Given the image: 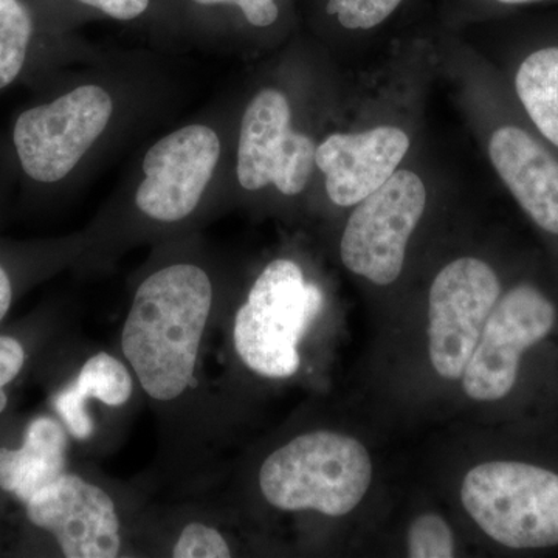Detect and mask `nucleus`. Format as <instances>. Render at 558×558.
<instances>
[{
  "instance_id": "obj_20",
  "label": "nucleus",
  "mask_w": 558,
  "mask_h": 558,
  "mask_svg": "<svg viewBox=\"0 0 558 558\" xmlns=\"http://www.w3.org/2000/svg\"><path fill=\"white\" fill-rule=\"evenodd\" d=\"M174 558H229L231 548L218 529L204 523H190L180 532L172 548Z\"/></svg>"
},
{
  "instance_id": "obj_22",
  "label": "nucleus",
  "mask_w": 558,
  "mask_h": 558,
  "mask_svg": "<svg viewBox=\"0 0 558 558\" xmlns=\"http://www.w3.org/2000/svg\"><path fill=\"white\" fill-rule=\"evenodd\" d=\"M199 5H236L250 24L255 27H269L279 16L275 0H194Z\"/></svg>"
},
{
  "instance_id": "obj_3",
  "label": "nucleus",
  "mask_w": 558,
  "mask_h": 558,
  "mask_svg": "<svg viewBox=\"0 0 558 558\" xmlns=\"http://www.w3.org/2000/svg\"><path fill=\"white\" fill-rule=\"evenodd\" d=\"M461 499L481 531L513 550L558 546V472L517 459L483 462L462 481Z\"/></svg>"
},
{
  "instance_id": "obj_17",
  "label": "nucleus",
  "mask_w": 558,
  "mask_h": 558,
  "mask_svg": "<svg viewBox=\"0 0 558 558\" xmlns=\"http://www.w3.org/2000/svg\"><path fill=\"white\" fill-rule=\"evenodd\" d=\"M33 17L22 0H0V90L16 81L31 49Z\"/></svg>"
},
{
  "instance_id": "obj_25",
  "label": "nucleus",
  "mask_w": 558,
  "mask_h": 558,
  "mask_svg": "<svg viewBox=\"0 0 558 558\" xmlns=\"http://www.w3.org/2000/svg\"><path fill=\"white\" fill-rule=\"evenodd\" d=\"M497 2L509 3V5H517V3L535 2V0H497Z\"/></svg>"
},
{
  "instance_id": "obj_15",
  "label": "nucleus",
  "mask_w": 558,
  "mask_h": 558,
  "mask_svg": "<svg viewBox=\"0 0 558 558\" xmlns=\"http://www.w3.org/2000/svg\"><path fill=\"white\" fill-rule=\"evenodd\" d=\"M132 391L134 380L130 369L108 352H98L84 363L76 380L58 395L54 409L70 436L87 440L95 432L87 400L97 399L108 407H123L131 399Z\"/></svg>"
},
{
  "instance_id": "obj_11",
  "label": "nucleus",
  "mask_w": 558,
  "mask_h": 558,
  "mask_svg": "<svg viewBox=\"0 0 558 558\" xmlns=\"http://www.w3.org/2000/svg\"><path fill=\"white\" fill-rule=\"evenodd\" d=\"M28 520L50 532L68 558H116L121 524L108 492L78 475L64 473L27 502Z\"/></svg>"
},
{
  "instance_id": "obj_4",
  "label": "nucleus",
  "mask_w": 558,
  "mask_h": 558,
  "mask_svg": "<svg viewBox=\"0 0 558 558\" xmlns=\"http://www.w3.org/2000/svg\"><path fill=\"white\" fill-rule=\"evenodd\" d=\"M322 310V290L306 281L295 260H271L234 317L236 354L258 376L292 377L300 368V341Z\"/></svg>"
},
{
  "instance_id": "obj_13",
  "label": "nucleus",
  "mask_w": 558,
  "mask_h": 558,
  "mask_svg": "<svg viewBox=\"0 0 558 558\" xmlns=\"http://www.w3.org/2000/svg\"><path fill=\"white\" fill-rule=\"evenodd\" d=\"M499 179L539 230L558 238V159L531 132L505 124L488 140Z\"/></svg>"
},
{
  "instance_id": "obj_2",
  "label": "nucleus",
  "mask_w": 558,
  "mask_h": 558,
  "mask_svg": "<svg viewBox=\"0 0 558 558\" xmlns=\"http://www.w3.org/2000/svg\"><path fill=\"white\" fill-rule=\"evenodd\" d=\"M373 481V462L360 440L318 429L304 433L267 457L260 494L286 512L314 510L343 517L357 508Z\"/></svg>"
},
{
  "instance_id": "obj_10",
  "label": "nucleus",
  "mask_w": 558,
  "mask_h": 558,
  "mask_svg": "<svg viewBox=\"0 0 558 558\" xmlns=\"http://www.w3.org/2000/svg\"><path fill=\"white\" fill-rule=\"evenodd\" d=\"M219 159V135L205 124L165 135L145 154L135 207L157 222L189 218L201 204Z\"/></svg>"
},
{
  "instance_id": "obj_18",
  "label": "nucleus",
  "mask_w": 558,
  "mask_h": 558,
  "mask_svg": "<svg viewBox=\"0 0 558 558\" xmlns=\"http://www.w3.org/2000/svg\"><path fill=\"white\" fill-rule=\"evenodd\" d=\"M457 553L451 527L438 513H424L409 529L411 558H450Z\"/></svg>"
},
{
  "instance_id": "obj_6",
  "label": "nucleus",
  "mask_w": 558,
  "mask_h": 558,
  "mask_svg": "<svg viewBox=\"0 0 558 558\" xmlns=\"http://www.w3.org/2000/svg\"><path fill=\"white\" fill-rule=\"evenodd\" d=\"M113 116L109 92L86 84L17 117L13 145L22 171L39 183L68 178L89 153Z\"/></svg>"
},
{
  "instance_id": "obj_19",
  "label": "nucleus",
  "mask_w": 558,
  "mask_h": 558,
  "mask_svg": "<svg viewBox=\"0 0 558 558\" xmlns=\"http://www.w3.org/2000/svg\"><path fill=\"white\" fill-rule=\"evenodd\" d=\"M402 0H328L326 11L348 31H371L387 21Z\"/></svg>"
},
{
  "instance_id": "obj_23",
  "label": "nucleus",
  "mask_w": 558,
  "mask_h": 558,
  "mask_svg": "<svg viewBox=\"0 0 558 558\" xmlns=\"http://www.w3.org/2000/svg\"><path fill=\"white\" fill-rule=\"evenodd\" d=\"M117 21H132L148 10L150 0H78Z\"/></svg>"
},
{
  "instance_id": "obj_16",
  "label": "nucleus",
  "mask_w": 558,
  "mask_h": 558,
  "mask_svg": "<svg viewBox=\"0 0 558 558\" xmlns=\"http://www.w3.org/2000/svg\"><path fill=\"white\" fill-rule=\"evenodd\" d=\"M513 86L535 130L558 149V46L531 51L520 62Z\"/></svg>"
},
{
  "instance_id": "obj_7",
  "label": "nucleus",
  "mask_w": 558,
  "mask_h": 558,
  "mask_svg": "<svg viewBox=\"0 0 558 558\" xmlns=\"http://www.w3.org/2000/svg\"><path fill=\"white\" fill-rule=\"evenodd\" d=\"M425 205L427 190L416 172L396 171L348 219L340 242L344 267L376 286L398 281Z\"/></svg>"
},
{
  "instance_id": "obj_1",
  "label": "nucleus",
  "mask_w": 558,
  "mask_h": 558,
  "mask_svg": "<svg viewBox=\"0 0 558 558\" xmlns=\"http://www.w3.org/2000/svg\"><path fill=\"white\" fill-rule=\"evenodd\" d=\"M211 306V279L196 264H171L135 290L121 351L150 399L172 402L193 387Z\"/></svg>"
},
{
  "instance_id": "obj_14",
  "label": "nucleus",
  "mask_w": 558,
  "mask_h": 558,
  "mask_svg": "<svg viewBox=\"0 0 558 558\" xmlns=\"http://www.w3.org/2000/svg\"><path fill=\"white\" fill-rule=\"evenodd\" d=\"M68 433L60 422L38 417L28 425L21 449H0V488L27 502L65 473Z\"/></svg>"
},
{
  "instance_id": "obj_21",
  "label": "nucleus",
  "mask_w": 558,
  "mask_h": 558,
  "mask_svg": "<svg viewBox=\"0 0 558 558\" xmlns=\"http://www.w3.org/2000/svg\"><path fill=\"white\" fill-rule=\"evenodd\" d=\"M25 362V351L20 341L0 337V413L9 405L5 387L16 379Z\"/></svg>"
},
{
  "instance_id": "obj_8",
  "label": "nucleus",
  "mask_w": 558,
  "mask_h": 558,
  "mask_svg": "<svg viewBox=\"0 0 558 558\" xmlns=\"http://www.w3.org/2000/svg\"><path fill=\"white\" fill-rule=\"evenodd\" d=\"M501 293L497 271L486 260L472 256L451 260L433 279L428 296V352L440 377L462 379Z\"/></svg>"
},
{
  "instance_id": "obj_24",
  "label": "nucleus",
  "mask_w": 558,
  "mask_h": 558,
  "mask_svg": "<svg viewBox=\"0 0 558 558\" xmlns=\"http://www.w3.org/2000/svg\"><path fill=\"white\" fill-rule=\"evenodd\" d=\"M11 299H13V289H11L10 277L5 269L0 266V322L10 310Z\"/></svg>"
},
{
  "instance_id": "obj_9",
  "label": "nucleus",
  "mask_w": 558,
  "mask_h": 558,
  "mask_svg": "<svg viewBox=\"0 0 558 558\" xmlns=\"http://www.w3.org/2000/svg\"><path fill=\"white\" fill-rule=\"evenodd\" d=\"M315 150L310 135L293 130L288 97L277 89L260 90L242 117L238 180L244 190L274 185L284 196H296L314 174Z\"/></svg>"
},
{
  "instance_id": "obj_5",
  "label": "nucleus",
  "mask_w": 558,
  "mask_h": 558,
  "mask_svg": "<svg viewBox=\"0 0 558 558\" xmlns=\"http://www.w3.org/2000/svg\"><path fill=\"white\" fill-rule=\"evenodd\" d=\"M557 326L556 301L534 282H519L501 293L462 374L465 395L476 402L508 398L527 352L548 341Z\"/></svg>"
},
{
  "instance_id": "obj_12",
  "label": "nucleus",
  "mask_w": 558,
  "mask_h": 558,
  "mask_svg": "<svg viewBox=\"0 0 558 558\" xmlns=\"http://www.w3.org/2000/svg\"><path fill=\"white\" fill-rule=\"evenodd\" d=\"M410 149V137L396 126L337 132L315 150V167L326 175V193L339 207H354L396 171Z\"/></svg>"
}]
</instances>
